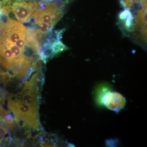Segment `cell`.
I'll return each mask as SVG.
<instances>
[{
	"instance_id": "1",
	"label": "cell",
	"mask_w": 147,
	"mask_h": 147,
	"mask_svg": "<svg viewBox=\"0 0 147 147\" xmlns=\"http://www.w3.org/2000/svg\"><path fill=\"white\" fill-rule=\"evenodd\" d=\"M63 14V11L56 3L48 4L46 6L41 7L36 11L30 16L28 22L31 25L37 23L47 24L50 27L53 26L61 19Z\"/></svg>"
},
{
	"instance_id": "2",
	"label": "cell",
	"mask_w": 147,
	"mask_h": 147,
	"mask_svg": "<svg viewBox=\"0 0 147 147\" xmlns=\"http://www.w3.org/2000/svg\"><path fill=\"white\" fill-rule=\"evenodd\" d=\"M99 90L96 95L97 103L116 113H119L124 108L126 105V99L120 93L111 91L105 87Z\"/></svg>"
},
{
	"instance_id": "3",
	"label": "cell",
	"mask_w": 147,
	"mask_h": 147,
	"mask_svg": "<svg viewBox=\"0 0 147 147\" xmlns=\"http://www.w3.org/2000/svg\"><path fill=\"white\" fill-rule=\"evenodd\" d=\"M39 6L37 3L16 2L11 9L16 19L22 23L28 22L30 16Z\"/></svg>"
},
{
	"instance_id": "4",
	"label": "cell",
	"mask_w": 147,
	"mask_h": 147,
	"mask_svg": "<svg viewBox=\"0 0 147 147\" xmlns=\"http://www.w3.org/2000/svg\"><path fill=\"white\" fill-rule=\"evenodd\" d=\"M9 129L7 124L0 116V146L2 144L5 135L8 133Z\"/></svg>"
},
{
	"instance_id": "5",
	"label": "cell",
	"mask_w": 147,
	"mask_h": 147,
	"mask_svg": "<svg viewBox=\"0 0 147 147\" xmlns=\"http://www.w3.org/2000/svg\"><path fill=\"white\" fill-rule=\"evenodd\" d=\"M123 4L125 5L127 8L131 9V7L134 5V4L138 3L141 0H123Z\"/></svg>"
},
{
	"instance_id": "6",
	"label": "cell",
	"mask_w": 147,
	"mask_h": 147,
	"mask_svg": "<svg viewBox=\"0 0 147 147\" xmlns=\"http://www.w3.org/2000/svg\"><path fill=\"white\" fill-rule=\"evenodd\" d=\"M45 1H53V0H45Z\"/></svg>"
},
{
	"instance_id": "7",
	"label": "cell",
	"mask_w": 147,
	"mask_h": 147,
	"mask_svg": "<svg viewBox=\"0 0 147 147\" xmlns=\"http://www.w3.org/2000/svg\"><path fill=\"white\" fill-rule=\"evenodd\" d=\"M1 8H0V16H1Z\"/></svg>"
}]
</instances>
